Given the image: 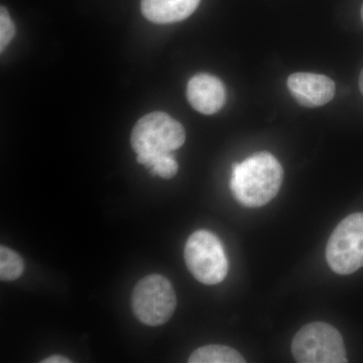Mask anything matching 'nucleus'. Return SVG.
Listing matches in <instances>:
<instances>
[{
	"label": "nucleus",
	"mask_w": 363,
	"mask_h": 363,
	"mask_svg": "<svg viewBox=\"0 0 363 363\" xmlns=\"http://www.w3.org/2000/svg\"><path fill=\"white\" fill-rule=\"evenodd\" d=\"M283 178V167L277 157L269 152H260L234 164L229 185L241 205L262 207L278 194Z\"/></svg>",
	"instance_id": "1"
},
{
	"label": "nucleus",
	"mask_w": 363,
	"mask_h": 363,
	"mask_svg": "<svg viewBox=\"0 0 363 363\" xmlns=\"http://www.w3.org/2000/svg\"><path fill=\"white\" fill-rule=\"evenodd\" d=\"M186 140L183 125L164 112L147 114L131 133V147L138 156L172 154Z\"/></svg>",
	"instance_id": "2"
},
{
	"label": "nucleus",
	"mask_w": 363,
	"mask_h": 363,
	"mask_svg": "<svg viewBox=\"0 0 363 363\" xmlns=\"http://www.w3.org/2000/svg\"><path fill=\"white\" fill-rule=\"evenodd\" d=\"M292 353L298 363H345L340 332L324 322L305 325L293 339Z\"/></svg>",
	"instance_id": "3"
},
{
	"label": "nucleus",
	"mask_w": 363,
	"mask_h": 363,
	"mask_svg": "<svg viewBox=\"0 0 363 363\" xmlns=\"http://www.w3.org/2000/svg\"><path fill=\"white\" fill-rule=\"evenodd\" d=\"M136 318L147 326L166 324L177 307L176 293L171 281L161 274H150L136 284L131 298Z\"/></svg>",
	"instance_id": "4"
},
{
	"label": "nucleus",
	"mask_w": 363,
	"mask_h": 363,
	"mask_svg": "<svg viewBox=\"0 0 363 363\" xmlns=\"http://www.w3.org/2000/svg\"><path fill=\"white\" fill-rule=\"evenodd\" d=\"M186 264L194 278L204 285L221 283L228 272V260L220 240L207 230H198L186 243Z\"/></svg>",
	"instance_id": "5"
},
{
	"label": "nucleus",
	"mask_w": 363,
	"mask_h": 363,
	"mask_svg": "<svg viewBox=\"0 0 363 363\" xmlns=\"http://www.w3.org/2000/svg\"><path fill=\"white\" fill-rule=\"evenodd\" d=\"M326 259L332 271L338 274H353L363 267V213L343 219L331 234Z\"/></svg>",
	"instance_id": "6"
},
{
	"label": "nucleus",
	"mask_w": 363,
	"mask_h": 363,
	"mask_svg": "<svg viewBox=\"0 0 363 363\" xmlns=\"http://www.w3.org/2000/svg\"><path fill=\"white\" fill-rule=\"evenodd\" d=\"M288 88L296 101L306 107L322 106L335 95V83L322 74H292L288 79Z\"/></svg>",
	"instance_id": "7"
},
{
	"label": "nucleus",
	"mask_w": 363,
	"mask_h": 363,
	"mask_svg": "<svg viewBox=\"0 0 363 363\" xmlns=\"http://www.w3.org/2000/svg\"><path fill=\"white\" fill-rule=\"evenodd\" d=\"M187 97L193 108L200 113H216L226 101V90L223 83L209 74H198L188 83Z\"/></svg>",
	"instance_id": "8"
},
{
	"label": "nucleus",
	"mask_w": 363,
	"mask_h": 363,
	"mask_svg": "<svg viewBox=\"0 0 363 363\" xmlns=\"http://www.w3.org/2000/svg\"><path fill=\"white\" fill-rule=\"evenodd\" d=\"M199 4L200 0H142V11L152 23H178L194 13Z\"/></svg>",
	"instance_id": "9"
},
{
	"label": "nucleus",
	"mask_w": 363,
	"mask_h": 363,
	"mask_svg": "<svg viewBox=\"0 0 363 363\" xmlns=\"http://www.w3.org/2000/svg\"><path fill=\"white\" fill-rule=\"evenodd\" d=\"M190 363H245V359L238 351L225 345L202 346L191 354Z\"/></svg>",
	"instance_id": "10"
},
{
	"label": "nucleus",
	"mask_w": 363,
	"mask_h": 363,
	"mask_svg": "<svg viewBox=\"0 0 363 363\" xmlns=\"http://www.w3.org/2000/svg\"><path fill=\"white\" fill-rule=\"evenodd\" d=\"M136 161L150 169L154 176L172 179L176 176L179 166L172 154L155 155V156H138Z\"/></svg>",
	"instance_id": "11"
},
{
	"label": "nucleus",
	"mask_w": 363,
	"mask_h": 363,
	"mask_svg": "<svg viewBox=\"0 0 363 363\" xmlns=\"http://www.w3.org/2000/svg\"><path fill=\"white\" fill-rule=\"evenodd\" d=\"M25 269V264L20 255L6 247H0V279L1 281H16Z\"/></svg>",
	"instance_id": "12"
},
{
	"label": "nucleus",
	"mask_w": 363,
	"mask_h": 363,
	"mask_svg": "<svg viewBox=\"0 0 363 363\" xmlns=\"http://www.w3.org/2000/svg\"><path fill=\"white\" fill-rule=\"evenodd\" d=\"M16 33V28L9 11L4 6L0 11V51L4 52Z\"/></svg>",
	"instance_id": "13"
},
{
	"label": "nucleus",
	"mask_w": 363,
	"mask_h": 363,
	"mask_svg": "<svg viewBox=\"0 0 363 363\" xmlns=\"http://www.w3.org/2000/svg\"><path fill=\"white\" fill-rule=\"evenodd\" d=\"M42 363H71V360L69 358L61 357V355H52L48 358H45L44 360L40 362Z\"/></svg>",
	"instance_id": "14"
},
{
	"label": "nucleus",
	"mask_w": 363,
	"mask_h": 363,
	"mask_svg": "<svg viewBox=\"0 0 363 363\" xmlns=\"http://www.w3.org/2000/svg\"><path fill=\"white\" fill-rule=\"evenodd\" d=\"M359 89L360 92H362V94L363 95V69L359 76Z\"/></svg>",
	"instance_id": "15"
},
{
	"label": "nucleus",
	"mask_w": 363,
	"mask_h": 363,
	"mask_svg": "<svg viewBox=\"0 0 363 363\" xmlns=\"http://www.w3.org/2000/svg\"><path fill=\"white\" fill-rule=\"evenodd\" d=\"M362 21H363V4H362Z\"/></svg>",
	"instance_id": "16"
}]
</instances>
